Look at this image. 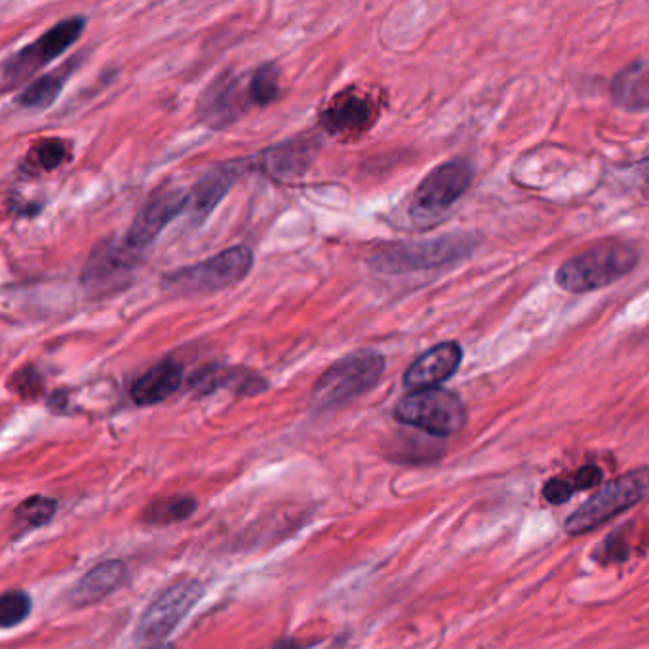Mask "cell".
<instances>
[{
	"mask_svg": "<svg viewBox=\"0 0 649 649\" xmlns=\"http://www.w3.org/2000/svg\"><path fill=\"white\" fill-rule=\"evenodd\" d=\"M385 358L379 353L360 350L345 356L329 366L314 385V410H332L349 404L358 397L370 392L383 376Z\"/></svg>",
	"mask_w": 649,
	"mask_h": 649,
	"instance_id": "obj_1",
	"label": "cell"
},
{
	"mask_svg": "<svg viewBox=\"0 0 649 649\" xmlns=\"http://www.w3.org/2000/svg\"><path fill=\"white\" fill-rule=\"evenodd\" d=\"M253 267V253L248 246H235L219 251L214 258L166 272L162 290L174 295H203L235 286L248 277Z\"/></svg>",
	"mask_w": 649,
	"mask_h": 649,
	"instance_id": "obj_2",
	"label": "cell"
},
{
	"mask_svg": "<svg viewBox=\"0 0 649 649\" xmlns=\"http://www.w3.org/2000/svg\"><path fill=\"white\" fill-rule=\"evenodd\" d=\"M638 263V253L627 245H598L567 259L556 272V282L565 292L602 290L625 279Z\"/></svg>",
	"mask_w": 649,
	"mask_h": 649,
	"instance_id": "obj_3",
	"label": "cell"
},
{
	"mask_svg": "<svg viewBox=\"0 0 649 649\" xmlns=\"http://www.w3.org/2000/svg\"><path fill=\"white\" fill-rule=\"evenodd\" d=\"M649 497V467L638 468L604 484L588 501L565 520L570 536H583Z\"/></svg>",
	"mask_w": 649,
	"mask_h": 649,
	"instance_id": "obj_4",
	"label": "cell"
},
{
	"mask_svg": "<svg viewBox=\"0 0 649 649\" xmlns=\"http://www.w3.org/2000/svg\"><path fill=\"white\" fill-rule=\"evenodd\" d=\"M394 418L433 436H452L463 429L467 413L457 394L436 387L405 394L394 408Z\"/></svg>",
	"mask_w": 649,
	"mask_h": 649,
	"instance_id": "obj_5",
	"label": "cell"
},
{
	"mask_svg": "<svg viewBox=\"0 0 649 649\" xmlns=\"http://www.w3.org/2000/svg\"><path fill=\"white\" fill-rule=\"evenodd\" d=\"M84 28H86L84 18L60 21L36 41L15 52L14 56L8 57L2 65V91H10L15 86H20L21 83L33 77L36 71H41L50 62L62 56L71 44H75L80 39Z\"/></svg>",
	"mask_w": 649,
	"mask_h": 649,
	"instance_id": "obj_6",
	"label": "cell"
},
{
	"mask_svg": "<svg viewBox=\"0 0 649 649\" xmlns=\"http://www.w3.org/2000/svg\"><path fill=\"white\" fill-rule=\"evenodd\" d=\"M468 246L465 238L457 237L436 238L426 242H398L377 248L368 259V266L385 274L423 271L463 258Z\"/></svg>",
	"mask_w": 649,
	"mask_h": 649,
	"instance_id": "obj_7",
	"label": "cell"
},
{
	"mask_svg": "<svg viewBox=\"0 0 649 649\" xmlns=\"http://www.w3.org/2000/svg\"><path fill=\"white\" fill-rule=\"evenodd\" d=\"M473 182V166L463 159L447 161L434 167L413 195L412 217L415 221H433L452 208L465 195Z\"/></svg>",
	"mask_w": 649,
	"mask_h": 649,
	"instance_id": "obj_8",
	"label": "cell"
},
{
	"mask_svg": "<svg viewBox=\"0 0 649 649\" xmlns=\"http://www.w3.org/2000/svg\"><path fill=\"white\" fill-rule=\"evenodd\" d=\"M204 586L193 577H183L167 586L156 601L147 607L138 625V638L141 642H161L174 630L183 617L203 598Z\"/></svg>",
	"mask_w": 649,
	"mask_h": 649,
	"instance_id": "obj_9",
	"label": "cell"
},
{
	"mask_svg": "<svg viewBox=\"0 0 649 649\" xmlns=\"http://www.w3.org/2000/svg\"><path fill=\"white\" fill-rule=\"evenodd\" d=\"M185 208H188V193L183 191H162L159 195L151 196L138 212V216L133 217L126 235V246L136 250L151 245L162 229L174 221Z\"/></svg>",
	"mask_w": 649,
	"mask_h": 649,
	"instance_id": "obj_10",
	"label": "cell"
},
{
	"mask_svg": "<svg viewBox=\"0 0 649 649\" xmlns=\"http://www.w3.org/2000/svg\"><path fill=\"white\" fill-rule=\"evenodd\" d=\"M246 101H250L248 84L245 88L240 78L225 75L204 90L203 98L198 99V117L204 125L219 130L240 119Z\"/></svg>",
	"mask_w": 649,
	"mask_h": 649,
	"instance_id": "obj_11",
	"label": "cell"
},
{
	"mask_svg": "<svg viewBox=\"0 0 649 649\" xmlns=\"http://www.w3.org/2000/svg\"><path fill=\"white\" fill-rule=\"evenodd\" d=\"M376 119V105L358 90L337 94L322 111L321 125L332 136L355 138L366 132Z\"/></svg>",
	"mask_w": 649,
	"mask_h": 649,
	"instance_id": "obj_12",
	"label": "cell"
},
{
	"mask_svg": "<svg viewBox=\"0 0 649 649\" xmlns=\"http://www.w3.org/2000/svg\"><path fill=\"white\" fill-rule=\"evenodd\" d=\"M128 248V246H126ZM122 246L101 245L90 253L83 271V284L90 292H107L120 288L132 277L136 259Z\"/></svg>",
	"mask_w": 649,
	"mask_h": 649,
	"instance_id": "obj_13",
	"label": "cell"
},
{
	"mask_svg": "<svg viewBox=\"0 0 649 649\" xmlns=\"http://www.w3.org/2000/svg\"><path fill=\"white\" fill-rule=\"evenodd\" d=\"M463 350L454 342L440 343L425 355L419 356L415 363L405 370L404 385L413 391L436 389L440 383L454 376L459 368Z\"/></svg>",
	"mask_w": 649,
	"mask_h": 649,
	"instance_id": "obj_14",
	"label": "cell"
},
{
	"mask_svg": "<svg viewBox=\"0 0 649 649\" xmlns=\"http://www.w3.org/2000/svg\"><path fill=\"white\" fill-rule=\"evenodd\" d=\"M251 161L227 162L221 166L212 167L196 182L193 191L188 193V208L196 217L209 216V212L224 201L229 188L235 185L238 177L245 174L246 166Z\"/></svg>",
	"mask_w": 649,
	"mask_h": 649,
	"instance_id": "obj_15",
	"label": "cell"
},
{
	"mask_svg": "<svg viewBox=\"0 0 649 649\" xmlns=\"http://www.w3.org/2000/svg\"><path fill=\"white\" fill-rule=\"evenodd\" d=\"M221 387L238 394L251 397L266 391L267 381L256 371L246 370V368H217V366L204 368L191 379V389H195L198 394H208Z\"/></svg>",
	"mask_w": 649,
	"mask_h": 649,
	"instance_id": "obj_16",
	"label": "cell"
},
{
	"mask_svg": "<svg viewBox=\"0 0 649 649\" xmlns=\"http://www.w3.org/2000/svg\"><path fill=\"white\" fill-rule=\"evenodd\" d=\"M314 151H316V143L311 138H298L266 151L259 156V164L261 170L272 177L288 180L307 170Z\"/></svg>",
	"mask_w": 649,
	"mask_h": 649,
	"instance_id": "obj_17",
	"label": "cell"
},
{
	"mask_svg": "<svg viewBox=\"0 0 649 649\" xmlns=\"http://www.w3.org/2000/svg\"><path fill=\"white\" fill-rule=\"evenodd\" d=\"M183 383L182 364L174 360H164L156 364L151 370L145 371L143 376L132 385L133 402L138 405H154L172 397Z\"/></svg>",
	"mask_w": 649,
	"mask_h": 649,
	"instance_id": "obj_18",
	"label": "cell"
},
{
	"mask_svg": "<svg viewBox=\"0 0 649 649\" xmlns=\"http://www.w3.org/2000/svg\"><path fill=\"white\" fill-rule=\"evenodd\" d=\"M126 565L120 560H109L91 567L90 572L78 581L71 593V602L75 606H90L115 593L126 581Z\"/></svg>",
	"mask_w": 649,
	"mask_h": 649,
	"instance_id": "obj_19",
	"label": "cell"
},
{
	"mask_svg": "<svg viewBox=\"0 0 649 649\" xmlns=\"http://www.w3.org/2000/svg\"><path fill=\"white\" fill-rule=\"evenodd\" d=\"M615 104L627 111L649 109V62H636L614 80Z\"/></svg>",
	"mask_w": 649,
	"mask_h": 649,
	"instance_id": "obj_20",
	"label": "cell"
},
{
	"mask_svg": "<svg viewBox=\"0 0 649 649\" xmlns=\"http://www.w3.org/2000/svg\"><path fill=\"white\" fill-rule=\"evenodd\" d=\"M69 67H63V69L54 71V73H48V75L33 80L25 90L21 91L20 98L15 99V104L20 105L21 109H28V111L48 109L50 105L56 101L60 91L67 83Z\"/></svg>",
	"mask_w": 649,
	"mask_h": 649,
	"instance_id": "obj_21",
	"label": "cell"
},
{
	"mask_svg": "<svg viewBox=\"0 0 649 649\" xmlns=\"http://www.w3.org/2000/svg\"><path fill=\"white\" fill-rule=\"evenodd\" d=\"M602 482V470L594 465H586V467L580 468L577 473H573L572 476H565V478H552L547 482L543 488V496L547 501L552 505H562L567 501L575 491L581 489L594 488Z\"/></svg>",
	"mask_w": 649,
	"mask_h": 649,
	"instance_id": "obj_22",
	"label": "cell"
},
{
	"mask_svg": "<svg viewBox=\"0 0 649 649\" xmlns=\"http://www.w3.org/2000/svg\"><path fill=\"white\" fill-rule=\"evenodd\" d=\"M57 501L52 497L33 496L21 502L14 512V538H21L31 530L48 523L56 515Z\"/></svg>",
	"mask_w": 649,
	"mask_h": 649,
	"instance_id": "obj_23",
	"label": "cell"
},
{
	"mask_svg": "<svg viewBox=\"0 0 649 649\" xmlns=\"http://www.w3.org/2000/svg\"><path fill=\"white\" fill-rule=\"evenodd\" d=\"M196 509V499L191 496L162 497L151 502L143 512V522L153 526H166V523L187 520Z\"/></svg>",
	"mask_w": 649,
	"mask_h": 649,
	"instance_id": "obj_24",
	"label": "cell"
},
{
	"mask_svg": "<svg viewBox=\"0 0 649 649\" xmlns=\"http://www.w3.org/2000/svg\"><path fill=\"white\" fill-rule=\"evenodd\" d=\"M646 543V536L638 531L636 523H625V528L614 531L606 543L601 547V560L604 562H623L630 559L636 544Z\"/></svg>",
	"mask_w": 649,
	"mask_h": 649,
	"instance_id": "obj_25",
	"label": "cell"
},
{
	"mask_svg": "<svg viewBox=\"0 0 649 649\" xmlns=\"http://www.w3.org/2000/svg\"><path fill=\"white\" fill-rule=\"evenodd\" d=\"M69 159V145L57 138H48L36 143L28 154L31 172H52Z\"/></svg>",
	"mask_w": 649,
	"mask_h": 649,
	"instance_id": "obj_26",
	"label": "cell"
},
{
	"mask_svg": "<svg viewBox=\"0 0 649 649\" xmlns=\"http://www.w3.org/2000/svg\"><path fill=\"white\" fill-rule=\"evenodd\" d=\"M280 90V71L274 63H266L259 69L253 71L248 80V96L251 104L266 107L272 104Z\"/></svg>",
	"mask_w": 649,
	"mask_h": 649,
	"instance_id": "obj_27",
	"label": "cell"
},
{
	"mask_svg": "<svg viewBox=\"0 0 649 649\" xmlns=\"http://www.w3.org/2000/svg\"><path fill=\"white\" fill-rule=\"evenodd\" d=\"M31 607H33V604H31V598H29L25 591H18V588L8 591L0 598V625H2V628H12L20 625V623L28 619Z\"/></svg>",
	"mask_w": 649,
	"mask_h": 649,
	"instance_id": "obj_28",
	"label": "cell"
},
{
	"mask_svg": "<svg viewBox=\"0 0 649 649\" xmlns=\"http://www.w3.org/2000/svg\"><path fill=\"white\" fill-rule=\"evenodd\" d=\"M272 649H301V646H295V643L292 642H284L279 643V646H274Z\"/></svg>",
	"mask_w": 649,
	"mask_h": 649,
	"instance_id": "obj_29",
	"label": "cell"
},
{
	"mask_svg": "<svg viewBox=\"0 0 649 649\" xmlns=\"http://www.w3.org/2000/svg\"><path fill=\"white\" fill-rule=\"evenodd\" d=\"M149 649H175L172 643H159V646H153V648Z\"/></svg>",
	"mask_w": 649,
	"mask_h": 649,
	"instance_id": "obj_30",
	"label": "cell"
}]
</instances>
